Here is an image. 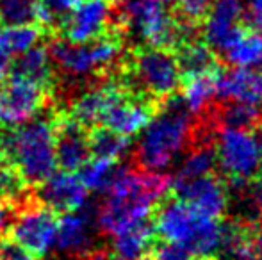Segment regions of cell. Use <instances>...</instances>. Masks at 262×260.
<instances>
[{"instance_id": "cell-1", "label": "cell", "mask_w": 262, "mask_h": 260, "mask_svg": "<svg viewBox=\"0 0 262 260\" xmlns=\"http://www.w3.org/2000/svg\"><path fill=\"white\" fill-rule=\"evenodd\" d=\"M171 180L157 171L120 170L97 214L98 228L109 235L146 223Z\"/></svg>"}, {"instance_id": "cell-2", "label": "cell", "mask_w": 262, "mask_h": 260, "mask_svg": "<svg viewBox=\"0 0 262 260\" xmlns=\"http://www.w3.org/2000/svg\"><path fill=\"white\" fill-rule=\"evenodd\" d=\"M191 112L182 100L169 97L161 112L139 132L138 160L143 170L164 173L187 148L193 132Z\"/></svg>"}, {"instance_id": "cell-3", "label": "cell", "mask_w": 262, "mask_h": 260, "mask_svg": "<svg viewBox=\"0 0 262 260\" xmlns=\"http://www.w3.org/2000/svg\"><path fill=\"white\" fill-rule=\"evenodd\" d=\"M0 155L18 171L25 184L39 185L55 171L54 122L34 120L13 127L6 135Z\"/></svg>"}, {"instance_id": "cell-4", "label": "cell", "mask_w": 262, "mask_h": 260, "mask_svg": "<svg viewBox=\"0 0 262 260\" xmlns=\"http://www.w3.org/2000/svg\"><path fill=\"white\" fill-rule=\"evenodd\" d=\"M154 226L164 243L177 244L193 257L210 258L220 253L221 225L217 219L198 214L179 198L159 207Z\"/></svg>"}, {"instance_id": "cell-5", "label": "cell", "mask_w": 262, "mask_h": 260, "mask_svg": "<svg viewBox=\"0 0 262 260\" xmlns=\"http://www.w3.org/2000/svg\"><path fill=\"white\" fill-rule=\"evenodd\" d=\"M120 18L127 31L148 46H180L193 34L191 21L179 23L161 0H123Z\"/></svg>"}, {"instance_id": "cell-6", "label": "cell", "mask_w": 262, "mask_h": 260, "mask_svg": "<svg viewBox=\"0 0 262 260\" xmlns=\"http://www.w3.org/2000/svg\"><path fill=\"white\" fill-rule=\"evenodd\" d=\"M214 152L216 164L234 187H245L262 170V145L252 129L223 125Z\"/></svg>"}, {"instance_id": "cell-7", "label": "cell", "mask_w": 262, "mask_h": 260, "mask_svg": "<svg viewBox=\"0 0 262 260\" xmlns=\"http://www.w3.org/2000/svg\"><path fill=\"white\" fill-rule=\"evenodd\" d=\"M54 64L64 75L73 79L91 77L113 68L121 56V41L118 36L105 34L88 43H72L59 39L50 46Z\"/></svg>"}, {"instance_id": "cell-8", "label": "cell", "mask_w": 262, "mask_h": 260, "mask_svg": "<svg viewBox=\"0 0 262 260\" xmlns=\"http://www.w3.org/2000/svg\"><path fill=\"white\" fill-rule=\"evenodd\" d=\"M130 75L141 91L154 98H169L177 93L182 80L177 56L168 49L146 46L136 52Z\"/></svg>"}, {"instance_id": "cell-9", "label": "cell", "mask_w": 262, "mask_h": 260, "mask_svg": "<svg viewBox=\"0 0 262 260\" xmlns=\"http://www.w3.org/2000/svg\"><path fill=\"white\" fill-rule=\"evenodd\" d=\"M47 91L34 80L18 75L0 84V123L13 129L31 122L45 107Z\"/></svg>"}, {"instance_id": "cell-10", "label": "cell", "mask_w": 262, "mask_h": 260, "mask_svg": "<svg viewBox=\"0 0 262 260\" xmlns=\"http://www.w3.org/2000/svg\"><path fill=\"white\" fill-rule=\"evenodd\" d=\"M13 241L36 258H41L55 246L57 216L47 205H32L13 221Z\"/></svg>"}, {"instance_id": "cell-11", "label": "cell", "mask_w": 262, "mask_h": 260, "mask_svg": "<svg viewBox=\"0 0 262 260\" xmlns=\"http://www.w3.org/2000/svg\"><path fill=\"white\" fill-rule=\"evenodd\" d=\"M171 187L179 200L189 205L198 214L212 219H220L228 208V189L214 175L200 178H173Z\"/></svg>"}, {"instance_id": "cell-12", "label": "cell", "mask_w": 262, "mask_h": 260, "mask_svg": "<svg viewBox=\"0 0 262 260\" xmlns=\"http://www.w3.org/2000/svg\"><path fill=\"white\" fill-rule=\"evenodd\" d=\"M243 18H245V6L241 0H217L207 11L204 23V43L214 52L223 54L243 32Z\"/></svg>"}, {"instance_id": "cell-13", "label": "cell", "mask_w": 262, "mask_h": 260, "mask_svg": "<svg viewBox=\"0 0 262 260\" xmlns=\"http://www.w3.org/2000/svg\"><path fill=\"white\" fill-rule=\"evenodd\" d=\"M111 21V7L104 0H82L62 21V36L66 41L88 43L107 32Z\"/></svg>"}, {"instance_id": "cell-14", "label": "cell", "mask_w": 262, "mask_h": 260, "mask_svg": "<svg viewBox=\"0 0 262 260\" xmlns=\"http://www.w3.org/2000/svg\"><path fill=\"white\" fill-rule=\"evenodd\" d=\"M55 132V162L62 171H77L90 160V135L86 127L73 118L59 116L54 122Z\"/></svg>"}, {"instance_id": "cell-15", "label": "cell", "mask_w": 262, "mask_h": 260, "mask_svg": "<svg viewBox=\"0 0 262 260\" xmlns=\"http://www.w3.org/2000/svg\"><path fill=\"white\" fill-rule=\"evenodd\" d=\"M39 201L54 212L82 210L88 203V189L73 171H54L39 184Z\"/></svg>"}, {"instance_id": "cell-16", "label": "cell", "mask_w": 262, "mask_h": 260, "mask_svg": "<svg viewBox=\"0 0 262 260\" xmlns=\"http://www.w3.org/2000/svg\"><path fill=\"white\" fill-rule=\"evenodd\" d=\"M154 114L156 112L148 100L128 97L127 93H123L105 112L102 125L125 137H132L148 125Z\"/></svg>"}, {"instance_id": "cell-17", "label": "cell", "mask_w": 262, "mask_h": 260, "mask_svg": "<svg viewBox=\"0 0 262 260\" xmlns=\"http://www.w3.org/2000/svg\"><path fill=\"white\" fill-rule=\"evenodd\" d=\"M123 93V87L118 82H105L97 87H91L72 102V109H70L68 116L86 129L97 127L102 123L111 105Z\"/></svg>"}, {"instance_id": "cell-18", "label": "cell", "mask_w": 262, "mask_h": 260, "mask_svg": "<svg viewBox=\"0 0 262 260\" xmlns=\"http://www.w3.org/2000/svg\"><path fill=\"white\" fill-rule=\"evenodd\" d=\"M216 97L225 102L262 105V73L246 68H230L216 73Z\"/></svg>"}, {"instance_id": "cell-19", "label": "cell", "mask_w": 262, "mask_h": 260, "mask_svg": "<svg viewBox=\"0 0 262 260\" xmlns=\"http://www.w3.org/2000/svg\"><path fill=\"white\" fill-rule=\"evenodd\" d=\"M91 244H93V226L88 212H66L61 219H57V233H55L57 250L82 255L90 251Z\"/></svg>"}, {"instance_id": "cell-20", "label": "cell", "mask_w": 262, "mask_h": 260, "mask_svg": "<svg viewBox=\"0 0 262 260\" xmlns=\"http://www.w3.org/2000/svg\"><path fill=\"white\" fill-rule=\"evenodd\" d=\"M113 237L109 253L113 260H148L154 246V232L146 223L127 228Z\"/></svg>"}, {"instance_id": "cell-21", "label": "cell", "mask_w": 262, "mask_h": 260, "mask_svg": "<svg viewBox=\"0 0 262 260\" xmlns=\"http://www.w3.org/2000/svg\"><path fill=\"white\" fill-rule=\"evenodd\" d=\"M13 75L25 77L29 80H34L39 86L49 89L54 79V61L50 57V52L45 46H32L27 52L20 54L18 61L14 63Z\"/></svg>"}, {"instance_id": "cell-22", "label": "cell", "mask_w": 262, "mask_h": 260, "mask_svg": "<svg viewBox=\"0 0 262 260\" xmlns=\"http://www.w3.org/2000/svg\"><path fill=\"white\" fill-rule=\"evenodd\" d=\"M216 69L207 73L187 75L182 87V104L191 114H202L216 98Z\"/></svg>"}, {"instance_id": "cell-23", "label": "cell", "mask_w": 262, "mask_h": 260, "mask_svg": "<svg viewBox=\"0 0 262 260\" xmlns=\"http://www.w3.org/2000/svg\"><path fill=\"white\" fill-rule=\"evenodd\" d=\"M223 56L232 68H259L262 66V36L255 31H243L225 50Z\"/></svg>"}, {"instance_id": "cell-24", "label": "cell", "mask_w": 262, "mask_h": 260, "mask_svg": "<svg viewBox=\"0 0 262 260\" xmlns=\"http://www.w3.org/2000/svg\"><path fill=\"white\" fill-rule=\"evenodd\" d=\"M0 21L4 25L50 23L52 16L41 0H0Z\"/></svg>"}, {"instance_id": "cell-25", "label": "cell", "mask_w": 262, "mask_h": 260, "mask_svg": "<svg viewBox=\"0 0 262 260\" xmlns=\"http://www.w3.org/2000/svg\"><path fill=\"white\" fill-rule=\"evenodd\" d=\"M220 253H223L225 260H253L255 237L252 230L237 223L221 225Z\"/></svg>"}, {"instance_id": "cell-26", "label": "cell", "mask_w": 262, "mask_h": 260, "mask_svg": "<svg viewBox=\"0 0 262 260\" xmlns=\"http://www.w3.org/2000/svg\"><path fill=\"white\" fill-rule=\"evenodd\" d=\"M180 54L177 56L182 75H196L216 69V56L209 45L202 41H186L179 46Z\"/></svg>"}, {"instance_id": "cell-27", "label": "cell", "mask_w": 262, "mask_h": 260, "mask_svg": "<svg viewBox=\"0 0 262 260\" xmlns=\"http://www.w3.org/2000/svg\"><path fill=\"white\" fill-rule=\"evenodd\" d=\"M216 168H217V164H216L214 146L205 143V145H198L187 152V155L184 157V160L180 162L179 173H177L175 178L189 180V178L207 177V175L214 173Z\"/></svg>"}, {"instance_id": "cell-28", "label": "cell", "mask_w": 262, "mask_h": 260, "mask_svg": "<svg viewBox=\"0 0 262 260\" xmlns=\"http://www.w3.org/2000/svg\"><path fill=\"white\" fill-rule=\"evenodd\" d=\"M90 135V150L91 155L95 157H105V159L120 160L125 157L130 150V137H125L121 134L98 127Z\"/></svg>"}, {"instance_id": "cell-29", "label": "cell", "mask_w": 262, "mask_h": 260, "mask_svg": "<svg viewBox=\"0 0 262 260\" xmlns=\"http://www.w3.org/2000/svg\"><path fill=\"white\" fill-rule=\"evenodd\" d=\"M118 160L105 159V157H95L93 160H88L80 168V182L88 191H107L113 184L114 177L118 175Z\"/></svg>"}, {"instance_id": "cell-30", "label": "cell", "mask_w": 262, "mask_h": 260, "mask_svg": "<svg viewBox=\"0 0 262 260\" xmlns=\"http://www.w3.org/2000/svg\"><path fill=\"white\" fill-rule=\"evenodd\" d=\"M41 36L39 25H6L0 31V45L9 54H24L38 45Z\"/></svg>"}, {"instance_id": "cell-31", "label": "cell", "mask_w": 262, "mask_h": 260, "mask_svg": "<svg viewBox=\"0 0 262 260\" xmlns=\"http://www.w3.org/2000/svg\"><path fill=\"white\" fill-rule=\"evenodd\" d=\"M221 122L228 127L253 129L262 122V105L245 104V102H228L221 111Z\"/></svg>"}, {"instance_id": "cell-32", "label": "cell", "mask_w": 262, "mask_h": 260, "mask_svg": "<svg viewBox=\"0 0 262 260\" xmlns=\"http://www.w3.org/2000/svg\"><path fill=\"white\" fill-rule=\"evenodd\" d=\"M175 6L187 21H196L207 14L212 0H175Z\"/></svg>"}, {"instance_id": "cell-33", "label": "cell", "mask_w": 262, "mask_h": 260, "mask_svg": "<svg viewBox=\"0 0 262 260\" xmlns=\"http://www.w3.org/2000/svg\"><path fill=\"white\" fill-rule=\"evenodd\" d=\"M150 260H193V255L177 244L164 243L150 251Z\"/></svg>"}, {"instance_id": "cell-34", "label": "cell", "mask_w": 262, "mask_h": 260, "mask_svg": "<svg viewBox=\"0 0 262 260\" xmlns=\"http://www.w3.org/2000/svg\"><path fill=\"white\" fill-rule=\"evenodd\" d=\"M0 260H38L13 239H0Z\"/></svg>"}, {"instance_id": "cell-35", "label": "cell", "mask_w": 262, "mask_h": 260, "mask_svg": "<svg viewBox=\"0 0 262 260\" xmlns=\"http://www.w3.org/2000/svg\"><path fill=\"white\" fill-rule=\"evenodd\" d=\"M245 18L253 31L262 36V0H248L245 7Z\"/></svg>"}, {"instance_id": "cell-36", "label": "cell", "mask_w": 262, "mask_h": 260, "mask_svg": "<svg viewBox=\"0 0 262 260\" xmlns=\"http://www.w3.org/2000/svg\"><path fill=\"white\" fill-rule=\"evenodd\" d=\"M82 0H41L43 7L49 11L50 16H62L75 9Z\"/></svg>"}, {"instance_id": "cell-37", "label": "cell", "mask_w": 262, "mask_h": 260, "mask_svg": "<svg viewBox=\"0 0 262 260\" xmlns=\"http://www.w3.org/2000/svg\"><path fill=\"white\" fill-rule=\"evenodd\" d=\"M14 218L16 214H14V207L11 205V201L0 200V237L11 228Z\"/></svg>"}, {"instance_id": "cell-38", "label": "cell", "mask_w": 262, "mask_h": 260, "mask_svg": "<svg viewBox=\"0 0 262 260\" xmlns=\"http://www.w3.org/2000/svg\"><path fill=\"white\" fill-rule=\"evenodd\" d=\"M252 205L255 214L262 219V170L255 175V182L252 185Z\"/></svg>"}, {"instance_id": "cell-39", "label": "cell", "mask_w": 262, "mask_h": 260, "mask_svg": "<svg viewBox=\"0 0 262 260\" xmlns=\"http://www.w3.org/2000/svg\"><path fill=\"white\" fill-rule=\"evenodd\" d=\"M11 72V54L0 45V84L7 79Z\"/></svg>"}, {"instance_id": "cell-40", "label": "cell", "mask_w": 262, "mask_h": 260, "mask_svg": "<svg viewBox=\"0 0 262 260\" xmlns=\"http://www.w3.org/2000/svg\"><path fill=\"white\" fill-rule=\"evenodd\" d=\"M253 260H262V233L255 237V257Z\"/></svg>"}, {"instance_id": "cell-41", "label": "cell", "mask_w": 262, "mask_h": 260, "mask_svg": "<svg viewBox=\"0 0 262 260\" xmlns=\"http://www.w3.org/2000/svg\"><path fill=\"white\" fill-rule=\"evenodd\" d=\"M86 260H113V258H111L109 253H104V251H97V253L88 255Z\"/></svg>"}, {"instance_id": "cell-42", "label": "cell", "mask_w": 262, "mask_h": 260, "mask_svg": "<svg viewBox=\"0 0 262 260\" xmlns=\"http://www.w3.org/2000/svg\"><path fill=\"white\" fill-rule=\"evenodd\" d=\"M164 6H168V7H171V6H175V0H161Z\"/></svg>"}, {"instance_id": "cell-43", "label": "cell", "mask_w": 262, "mask_h": 260, "mask_svg": "<svg viewBox=\"0 0 262 260\" xmlns=\"http://www.w3.org/2000/svg\"><path fill=\"white\" fill-rule=\"evenodd\" d=\"M104 2H107V4H109V2H118V0H104Z\"/></svg>"}, {"instance_id": "cell-44", "label": "cell", "mask_w": 262, "mask_h": 260, "mask_svg": "<svg viewBox=\"0 0 262 260\" xmlns=\"http://www.w3.org/2000/svg\"><path fill=\"white\" fill-rule=\"evenodd\" d=\"M0 141H2V127H0Z\"/></svg>"}, {"instance_id": "cell-45", "label": "cell", "mask_w": 262, "mask_h": 260, "mask_svg": "<svg viewBox=\"0 0 262 260\" xmlns=\"http://www.w3.org/2000/svg\"><path fill=\"white\" fill-rule=\"evenodd\" d=\"M205 260H209V258H205Z\"/></svg>"}]
</instances>
